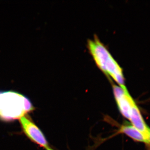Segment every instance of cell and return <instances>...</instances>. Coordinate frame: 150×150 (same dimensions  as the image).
<instances>
[{"mask_svg":"<svg viewBox=\"0 0 150 150\" xmlns=\"http://www.w3.org/2000/svg\"><path fill=\"white\" fill-rule=\"evenodd\" d=\"M33 109L29 99L23 95L12 91H0V118L11 121L20 118Z\"/></svg>","mask_w":150,"mask_h":150,"instance_id":"2","label":"cell"},{"mask_svg":"<svg viewBox=\"0 0 150 150\" xmlns=\"http://www.w3.org/2000/svg\"><path fill=\"white\" fill-rule=\"evenodd\" d=\"M87 48L100 69L118 86L126 87L123 69L97 36L88 40Z\"/></svg>","mask_w":150,"mask_h":150,"instance_id":"1","label":"cell"},{"mask_svg":"<svg viewBox=\"0 0 150 150\" xmlns=\"http://www.w3.org/2000/svg\"><path fill=\"white\" fill-rule=\"evenodd\" d=\"M119 131L120 133L126 134L128 137L137 142L149 144V141L145 136L132 124L127 123L123 124L120 127Z\"/></svg>","mask_w":150,"mask_h":150,"instance_id":"6","label":"cell"},{"mask_svg":"<svg viewBox=\"0 0 150 150\" xmlns=\"http://www.w3.org/2000/svg\"><path fill=\"white\" fill-rule=\"evenodd\" d=\"M46 150H54V149H51V148L49 147V146L48 147L46 148Z\"/></svg>","mask_w":150,"mask_h":150,"instance_id":"7","label":"cell"},{"mask_svg":"<svg viewBox=\"0 0 150 150\" xmlns=\"http://www.w3.org/2000/svg\"><path fill=\"white\" fill-rule=\"evenodd\" d=\"M149 144H150V131L149 132Z\"/></svg>","mask_w":150,"mask_h":150,"instance_id":"8","label":"cell"},{"mask_svg":"<svg viewBox=\"0 0 150 150\" xmlns=\"http://www.w3.org/2000/svg\"><path fill=\"white\" fill-rule=\"evenodd\" d=\"M113 94L118 109L122 115L130 120L132 105L135 101L126 87L112 84Z\"/></svg>","mask_w":150,"mask_h":150,"instance_id":"3","label":"cell"},{"mask_svg":"<svg viewBox=\"0 0 150 150\" xmlns=\"http://www.w3.org/2000/svg\"><path fill=\"white\" fill-rule=\"evenodd\" d=\"M20 122L23 132L30 139L45 149L48 147V142L42 131L26 115L20 118Z\"/></svg>","mask_w":150,"mask_h":150,"instance_id":"4","label":"cell"},{"mask_svg":"<svg viewBox=\"0 0 150 150\" xmlns=\"http://www.w3.org/2000/svg\"><path fill=\"white\" fill-rule=\"evenodd\" d=\"M129 120L131 121V124L140 131L149 141L148 138L150 129L145 123L139 109L135 102L132 105L131 116Z\"/></svg>","mask_w":150,"mask_h":150,"instance_id":"5","label":"cell"}]
</instances>
